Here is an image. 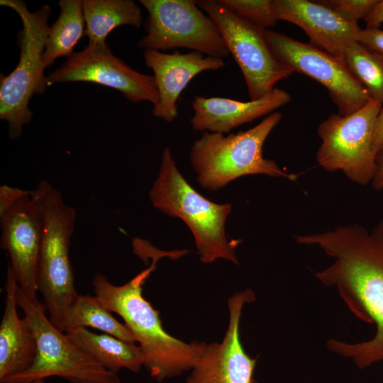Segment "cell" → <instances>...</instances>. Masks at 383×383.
<instances>
[{"mask_svg":"<svg viewBox=\"0 0 383 383\" xmlns=\"http://www.w3.org/2000/svg\"><path fill=\"white\" fill-rule=\"evenodd\" d=\"M82 7L91 46L106 45L108 35L117 27L140 28L143 22L141 9L132 0H83Z\"/></svg>","mask_w":383,"mask_h":383,"instance_id":"ffe728a7","label":"cell"},{"mask_svg":"<svg viewBox=\"0 0 383 383\" xmlns=\"http://www.w3.org/2000/svg\"><path fill=\"white\" fill-rule=\"evenodd\" d=\"M46 80L48 86L74 82L99 84L119 91L131 102L149 101L153 106L160 100L154 76L133 69L114 55L108 44L87 45L74 52Z\"/></svg>","mask_w":383,"mask_h":383,"instance_id":"4fadbf2b","label":"cell"},{"mask_svg":"<svg viewBox=\"0 0 383 383\" xmlns=\"http://www.w3.org/2000/svg\"><path fill=\"white\" fill-rule=\"evenodd\" d=\"M371 184L374 189L383 190V145L376 155V170Z\"/></svg>","mask_w":383,"mask_h":383,"instance_id":"f1b7e54d","label":"cell"},{"mask_svg":"<svg viewBox=\"0 0 383 383\" xmlns=\"http://www.w3.org/2000/svg\"><path fill=\"white\" fill-rule=\"evenodd\" d=\"M135 238H134V239L133 240H133H134ZM170 255H171V252H170Z\"/></svg>","mask_w":383,"mask_h":383,"instance_id":"1f68e13d","label":"cell"},{"mask_svg":"<svg viewBox=\"0 0 383 383\" xmlns=\"http://www.w3.org/2000/svg\"><path fill=\"white\" fill-rule=\"evenodd\" d=\"M148 16L146 34L138 42L144 50L188 48L207 56L230 55L217 26L194 0H140Z\"/></svg>","mask_w":383,"mask_h":383,"instance_id":"9c48e42d","label":"cell"},{"mask_svg":"<svg viewBox=\"0 0 383 383\" xmlns=\"http://www.w3.org/2000/svg\"><path fill=\"white\" fill-rule=\"evenodd\" d=\"M150 267L127 283L117 286L96 273L91 281L95 296L111 312L118 314L134 335L144 355L143 367L157 382L191 370L205 343H187L167 333L159 313L143 296V286L160 257L152 255Z\"/></svg>","mask_w":383,"mask_h":383,"instance_id":"7a4b0ae2","label":"cell"},{"mask_svg":"<svg viewBox=\"0 0 383 383\" xmlns=\"http://www.w3.org/2000/svg\"><path fill=\"white\" fill-rule=\"evenodd\" d=\"M290 100L287 91L276 87L266 96L246 102L228 98L194 96V115L190 124L194 131L227 135L240 126L272 113Z\"/></svg>","mask_w":383,"mask_h":383,"instance_id":"e0dca14e","label":"cell"},{"mask_svg":"<svg viewBox=\"0 0 383 383\" xmlns=\"http://www.w3.org/2000/svg\"><path fill=\"white\" fill-rule=\"evenodd\" d=\"M252 383H257V382L254 379Z\"/></svg>","mask_w":383,"mask_h":383,"instance_id":"4dcf8cb0","label":"cell"},{"mask_svg":"<svg viewBox=\"0 0 383 383\" xmlns=\"http://www.w3.org/2000/svg\"><path fill=\"white\" fill-rule=\"evenodd\" d=\"M264 36L279 62L294 72L317 81L328 90L340 116L357 111L372 99L341 59L280 32L265 30Z\"/></svg>","mask_w":383,"mask_h":383,"instance_id":"8fae6325","label":"cell"},{"mask_svg":"<svg viewBox=\"0 0 383 383\" xmlns=\"http://www.w3.org/2000/svg\"><path fill=\"white\" fill-rule=\"evenodd\" d=\"M82 0H60V12L50 26L41 61L43 71L60 57H70L83 35L84 17Z\"/></svg>","mask_w":383,"mask_h":383,"instance_id":"44dd1931","label":"cell"},{"mask_svg":"<svg viewBox=\"0 0 383 383\" xmlns=\"http://www.w3.org/2000/svg\"><path fill=\"white\" fill-rule=\"evenodd\" d=\"M79 348L106 370L117 373L121 368L139 372L144 364L140 346L113 335L92 333L84 327L65 333Z\"/></svg>","mask_w":383,"mask_h":383,"instance_id":"d6986e66","label":"cell"},{"mask_svg":"<svg viewBox=\"0 0 383 383\" xmlns=\"http://www.w3.org/2000/svg\"><path fill=\"white\" fill-rule=\"evenodd\" d=\"M16 301L33 331L37 351L32 365L25 372L10 376L1 383H30L59 377L71 383H121L113 373L75 345L46 316L45 306L33 301L19 287Z\"/></svg>","mask_w":383,"mask_h":383,"instance_id":"52a82bcc","label":"cell"},{"mask_svg":"<svg viewBox=\"0 0 383 383\" xmlns=\"http://www.w3.org/2000/svg\"><path fill=\"white\" fill-rule=\"evenodd\" d=\"M356 41L383 58V30L379 28H360Z\"/></svg>","mask_w":383,"mask_h":383,"instance_id":"484cf974","label":"cell"},{"mask_svg":"<svg viewBox=\"0 0 383 383\" xmlns=\"http://www.w3.org/2000/svg\"><path fill=\"white\" fill-rule=\"evenodd\" d=\"M30 383H45V381L44 380H37V381H34V382H30Z\"/></svg>","mask_w":383,"mask_h":383,"instance_id":"f546056e","label":"cell"},{"mask_svg":"<svg viewBox=\"0 0 383 383\" xmlns=\"http://www.w3.org/2000/svg\"><path fill=\"white\" fill-rule=\"evenodd\" d=\"M382 108L371 99L362 109L350 115H330L317 128L321 143L316 152L319 166L328 172L340 170L360 185L372 183L376 170L372 135L377 117Z\"/></svg>","mask_w":383,"mask_h":383,"instance_id":"ba28073f","label":"cell"},{"mask_svg":"<svg viewBox=\"0 0 383 383\" xmlns=\"http://www.w3.org/2000/svg\"><path fill=\"white\" fill-rule=\"evenodd\" d=\"M255 299V295L250 289L229 299V323L223 340L205 344L186 383H252L256 359L245 352L239 331L243 306Z\"/></svg>","mask_w":383,"mask_h":383,"instance_id":"5bb4252c","label":"cell"},{"mask_svg":"<svg viewBox=\"0 0 383 383\" xmlns=\"http://www.w3.org/2000/svg\"><path fill=\"white\" fill-rule=\"evenodd\" d=\"M383 145V106L380 110L373 130L372 135V150L376 154L379 152Z\"/></svg>","mask_w":383,"mask_h":383,"instance_id":"4316f807","label":"cell"},{"mask_svg":"<svg viewBox=\"0 0 383 383\" xmlns=\"http://www.w3.org/2000/svg\"><path fill=\"white\" fill-rule=\"evenodd\" d=\"M282 118L281 113L269 114L250 129L224 135L204 132L192 144L190 164L197 181L206 189L216 191L245 175L265 174L296 181L298 174L287 173L275 161L265 158L262 147Z\"/></svg>","mask_w":383,"mask_h":383,"instance_id":"5b68a950","label":"cell"},{"mask_svg":"<svg viewBox=\"0 0 383 383\" xmlns=\"http://www.w3.org/2000/svg\"><path fill=\"white\" fill-rule=\"evenodd\" d=\"M145 65L154 73L158 90L159 103L153 106L155 117L172 123L178 116L177 101L187 84L198 74L207 70H217L225 66L223 59L204 56L192 51L181 53H164L158 50L143 51Z\"/></svg>","mask_w":383,"mask_h":383,"instance_id":"2e32d148","label":"cell"},{"mask_svg":"<svg viewBox=\"0 0 383 383\" xmlns=\"http://www.w3.org/2000/svg\"><path fill=\"white\" fill-rule=\"evenodd\" d=\"M272 4L278 20L299 26L311 44L340 59L348 45L356 41L361 28L324 1L272 0Z\"/></svg>","mask_w":383,"mask_h":383,"instance_id":"9a60e30c","label":"cell"},{"mask_svg":"<svg viewBox=\"0 0 383 383\" xmlns=\"http://www.w3.org/2000/svg\"><path fill=\"white\" fill-rule=\"evenodd\" d=\"M87 326L102 331L125 342H136L128 327L118 321L96 296L79 294L65 322L63 332Z\"/></svg>","mask_w":383,"mask_h":383,"instance_id":"7402d4cb","label":"cell"},{"mask_svg":"<svg viewBox=\"0 0 383 383\" xmlns=\"http://www.w3.org/2000/svg\"><path fill=\"white\" fill-rule=\"evenodd\" d=\"M196 4L220 31L243 74L250 100L270 94L277 82L294 73L272 54L265 41L264 30L233 13L220 0H197Z\"/></svg>","mask_w":383,"mask_h":383,"instance_id":"30bf717a","label":"cell"},{"mask_svg":"<svg viewBox=\"0 0 383 383\" xmlns=\"http://www.w3.org/2000/svg\"><path fill=\"white\" fill-rule=\"evenodd\" d=\"M0 247L9 253L19 287L35 301L41 220L33 190L0 186Z\"/></svg>","mask_w":383,"mask_h":383,"instance_id":"7c38bea8","label":"cell"},{"mask_svg":"<svg viewBox=\"0 0 383 383\" xmlns=\"http://www.w3.org/2000/svg\"><path fill=\"white\" fill-rule=\"evenodd\" d=\"M18 287L8 262L5 309L0 324V382L27 370L36 355V340L30 323L25 317L20 318L17 313Z\"/></svg>","mask_w":383,"mask_h":383,"instance_id":"ac0fdd59","label":"cell"},{"mask_svg":"<svg viewBox=\"0 0 383 383\" xmlns=\"http://www.w3.org/2000/svg\"><path fill=\"white\" fill-rule=\"evenodd\" d=\"M33 197L41 220V244L38 265V292L42 294L50 321L60 331L79 294L70 259V240L76 212L48 181H40Z\"/></svg>","mask_w":383,"mask_h":383,"instance_id":"3957f363","label":"cell"},{"mask_svg":"<svg viewBox=\"0 0 383 383\" xmlns=\"http://www.w3.org/2000/svg\"><path fill=\"white\" fill-rule=\"evenodd\" d=\"M0 4L14 10L23 25L18 33V62L9 74L0 77V118L8 124L9 137L17 140L32 118L30 100L35 94H43L48 86L41 61L50 28L51 9L44 5L30 12L22 0H1Z\"/></svg>","mask_w":383,"mask_h":383,"instance_id":"8992f818","label":"cell"},{"mask_svg":"<svg viewBox=\"0 0 383 383\" xmlns=\"http://www.w3.org/2000/svg\"><path fill=\"white\" fill-rule=\"evenodd\" d=\"M366 28H379L383 23V0H378L377 3L365 18Z\"/></svg>","mask_w":383,"mask_h":383,"instance_id":"83f0119b","label":"cell"},{"mask_svg":"<svg viewBox=\"0 0 383 383\" xmlns=\"http://www.w3.org/2000/svg\"><path fill=\"white\" fill-rule=\"evenodd\" d=\"M378 0H330L324 2L348 21L365 19Z\"/></svg>","mask_w":383,"mask_h":383,"instance_id":"d4e9b609","label":"cell"},{"mask_svg":"<svg viewBox=\"0 0 383 383\" xmlns=\"http://www.w3.org/2000/svg\"><path fill=\"white\" fill-rule=\"evenodd\" d=\"M149 199L154 208L182 219L189 227L201 262L221 258L238 264L235 249L241 240L230 239L226 231L232 205L211 201L194 189L179 171L169 148L163 150Z\"/></svg>","mask_w":383,"mask_h":383,"instance_id":"277c9868","label":"cell"},{"mask_svg":"<svg viewBox=\"0 0 383 383\" xmlns=\"http://www.w3.org/2000/svg\"><path fill=\"white\" fill-rule=\"evenodd\" d=\"M294 239L299 245L317 246L333 259L316 277L335 287L356 317L375 326L372 339L348 343L331 338L326 342L328 350L351 359L359 369L383 360V220L371 231L353 224L295 235Z\"/></svg>","mask_w":383,"mask_h":383,"instance_id":"6da1fadb","label":"cell"},{"mask_svg":"<svg viewBox=\"0 0 383 383\" xmlns=\"http://www.w3.org/2000/svg\"><path fill=\"white\" fill-rule=\"evenodd\" d=\"M341 60L370 97L383 106V58L353 41L345 48Z\"/></svg>","mask_w":383,"mask_h":383,"instance_id":"603a6c76","label":"cell"},{"mask_svg":"<svg viewBox=\"0 0 383 383\" xmlns=\"http://www.w3.org/2000/svg\"><path fill=\"white\" fill-rule=\"evenodd\" d=\"M233 13L262 29L274 27L279 21L272 0H220Z\"/></svg>","mask_w":383,"mask_h":383,"instance_id":"cb8c5ba5","label":"cell"}]
</instances>
